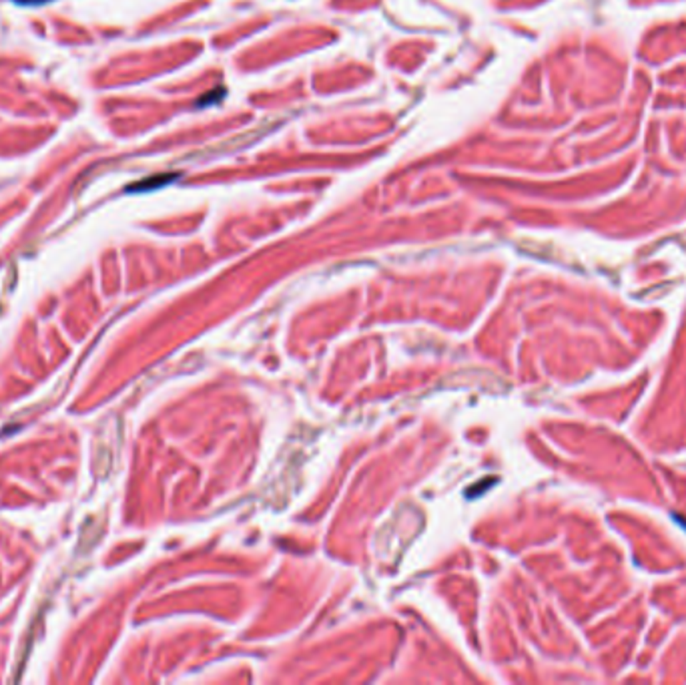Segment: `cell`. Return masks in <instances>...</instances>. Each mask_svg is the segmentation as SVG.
Returning <instances> with one entry per match:
<instances>
[{"mask_svg":"<svg viewBox=\"0 0 686 685\" xmlns=\"http://www.w3.org/2000/svg\"><path fill=\"white\" fill-rule=\"evenodd\" d=\"M179 177V173H161V175H153V177H147L143 181L133 183L128 185L127 191L128 193H143V191H153V189H161L165 185H169L175 179Z\"/></svg>","mask_w":686,"mask_h":685,"instance_id":"cell-1","label":"cell"},{"mask_svg":"<svg viewBox=\"0 0 686 685\" xmlns=\"http://www.w3.org/2000/svg\"><path fill=\"white\" fill-rule=\"evenodd\" d=\"M225 91L223 89H219V91H211V93H207V95H203L199 99V105L203 107V105H209V103H215V101H219L217 96H221Z\"/></svg>","mask_w":686,"mask_h":685,"instance_id":"cell-2","label":"cell"},{"mask_svg":"<svg viewBox=\"0 0 686 685\" xmlns=\"http://www.w3.org/2000/svg\"><path fill=\"white\" fill-rule=\"evenodd\" d=\"M12 2L19 4V6H43V4L53 2V0H12Z\"/></svg>","mask_w":686,"mask_h":685,"instance_id":"cell-3","label":"cell"}]
</instances>
